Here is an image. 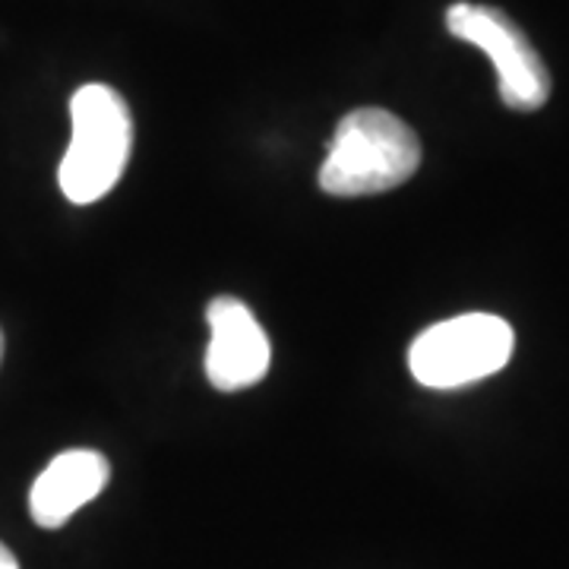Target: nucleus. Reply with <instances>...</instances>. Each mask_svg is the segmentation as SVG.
<instances>
[{
  "mask_svg": "<svg viewBox=\"0 0 569 569\" xmlns=\"http://www.w3.org/2000/svg\"><path fill=\"white\" fill-rule=\"evenodd\" d=\"M421 168V140L387 108L346 114L320 164V190L329 197H373L396 190Z\"/></svg>",
  "mask_w": 569,
  "mask_h": 569,
  "instance_id": "f257e3e1",
  "label": "nucleus"
},
{
  "mask_svg": "<svg viewBox=\"0 0 569 569\" xmlns=\"http://www.w3.org/2000/svg\"><path fill=\"white\" fill-rule=\"evenodd\" d=\"M70 123L73 137L58 181L70 203L89 206L121 181L133 149V118L118 89L89 82L70 99Z\"/></svg>",
  "mask_w": 569,
  "mask_h": 569,
  "instance_id": "f03ea898",
  "label": "nucleus"
},
{
  "mask_svg": "<svg viewBox=\"0 0 569 569\" xmlns=\"http://www.w3.org/2000/svg\"><path fill=\"white\" fill-rule=\"evenodd\" d=\"M512 348L516 336L503 317L462 313L427 326L408 348V370L421 387L459 389L503 370Z\"/></svg>",
  "mask_w": 569,
  "mask_h": 569,
  "instance_id": "7ed1b4c3",
  "label": "nucleus"
},
{
  "mask_svg": "<svg viewBox=\"0 0 569 569\" xmlns=\"http://www.w3.org/2000/svg\"><path fill=\"white\" fill-rule=\"evenodd\" d=\"M449 36L481 48L497 67L500 99L512 111H538L550 99L548 63L535 51L529 36L503 10L488 3L459 0L447 10Z\"/></svg>",
  "mask_w": 569,
  "mask_h": 569,
  "instance_id": "20e7f679",
  "label": "nucleus"
},
{
  "mask_svg": "<svg viewBox=\"0 0 569 569\" xmlns=\"http://www.w3.org/2000/svg\"><path fill=\"white\" fill-rule=\"evenodd\" d=\"M212 339L206 348V377L219 392H241L257 387L269 370L272 348L263 326L241 298L222 295L206 307Z\"/></svg>",
  "mask_w": 569,
  "mask_h": 569,
  "instance_id": "39448f33",
  "label": "nucleus"
},
{
  "mask_svg": "<svg viewBox=\"0 0 569 569\" xmlns=\"http://www.w3.org/2000/svg\"><path fill=\"white\" fill-rule=\"evenodd\" d=\"M111 481V462L96 449H67L54 456L29 490V512L41 529L63 522L92 503Z\"/></svg>",
  "mask_w": 569,
  "mask_h": 569,
  "instance_id": "423d86ee",
  "label": "nucleus"
},
{
  "mask_svg": "<svg viewBox=\"0 0 569 569\" xmlns=\"http://www.w3.org/2000/svg\"><path fill=\"white\" fill-rule=\"evenodd\" d=\"M0 569H20L17 557H13V550L7 548L3 541H0Z\"/></svg>",
  "mask_w": 569,
  "mask_h": 569,
  "instance_id": "0eeeda50",
  "label": "nucleus"
},
{
  "mask_svg": "<svg viewBox=\"0 0 569 569\" xmlns=\"http://www.w3.org/2000/svg\"><path fill=\"white\" fill-rule=\"evenodd\" d=\"M0 361H3V332H0Z\"/></svg>",
  "mask_w": 569,
  "mask_h": 569,
  "instance_id": "6e6552de",
  "label": "nucleus"
}]
</instances>
